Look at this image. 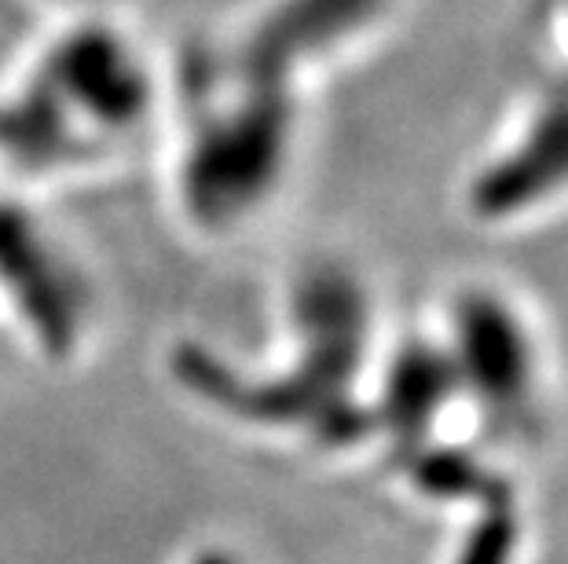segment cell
Here are the masks:
<instances>
[{
	"label": "cell",
	"instance_id": "cell-1",
	"mask_svg": "<svg viewBox=\"0 0 568 564\" xmlns=\"http://www.w3.org/2000/svg\"><path fill=\"white\" fill-rule=\"evenodd\" d=\"M286 132V100L275 92H264L257 100H246L239 111L216 117L210 129H202L184 162L187 206L213 224L250 209L280 176Z\"/></svg>",
	"mask_w": 568,
	"mask_h": 564
},
{
	"label": "cell",
	"instance_id": "cell-2",
	"mask_svg": "<svg viewBox=\"0 0 568 564\" xmlns=\"http://www.w3.org/2000/svg\"><path fill=\"white\" fill-rule=\"evenodd\" d=\"M455 378L491 414L521 418L536 389V356L517 311L491 294H469L455 311Z\"/></svg>",
	"mask_w": 568,
	"mask_h": 564
},
{
	"label": "cell",
	"instance_id": "cell-3",
	"mask_svg": "<svg viewBox=\"0 0 568 564\" xmlns=\"http://www.w3.org/2000/svg\"><path fill=\"white\" fill-rule=\"evenodd\" d=\"M568 184V89H558L525 136L474 180V209L485 221L525 213Z\"/></svg>",
	"mask_w": 568,
	"mask_h": 564
},
{
	"label": "cell",
	"instance_id": "cell-4",
	"mask_svg": "<svg viewBox=\"0 0 568 564\" xmlns=\"http://www.w3.org/2000/svg\"><path fill=\"white\" fill-rule=\"evenodd\" d=\"M382 0H290L264 22L246 52V70L257 74L261 85H275L297 59L320 55L371 22Z\"/></svg>",
	"mask_w": 568,
	"mask_h": 564
},
{
	"label": "cell",
	"instance_id": "cell-5",
	"mask_svg": "<svg viewBox=\"0 0 568 564\" xmlns=\"http://www.w3.org/2000/svg\"><path fill=\"white\" fill-rule=\"evenodd\" d=\"M455 386L458 378L452 356L437 348H410L404 359H396L385 386V425L404 443H415L440 414V407L452 400Z\"/></svg>",
	"mask_w": 568,
	"mask_h": 564
},
{
	"label": "cell",
	"instance_id": "cell-6",
	"mask_svg": "<svg viewBox=\"0 0 568 564\" xmlns=\"http://www.w3.org/2000/svg\"><path fill=\"white\" fill-rule=\"evenodd\" d=\"M510 554H514V521L506 506H495L491 517L469 532L458 564H510Z\"/></svg>",
	"mask_w": 568,
	"mask_h": 564
},
{
	"label": "cell",
	"instance_id": "cell-7",
	"mask_svg": "<svg viewBox=\"0 0 568 564\" xmlns=\"http://www.w3.org/2000/svg\"><path fill=\"white\" fill-rule=\"evenodd\" d=\"M199 564H227V561L224 557H202Z\"/></svg>",
	"mask_w": 568,
	"mask_h": 564
}]
</instances>
